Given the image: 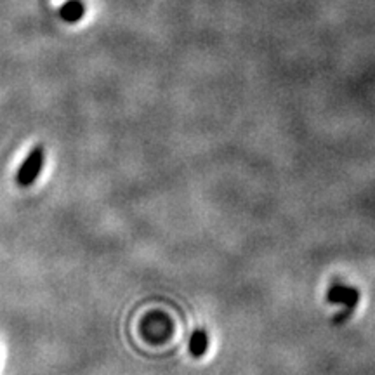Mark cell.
Segmentation results:
<instances>
[{
  "label": "cell",
  "instance_id": "cell-2",
  "mask_svg": "<svg viewBox=\"0 0 375 375\" xmlns=\"http://www.w3.org/2000/svg\"><path fill=\"white\" fill-rule=\"evenodd\" d=\"M43 165H46V146H33L19 165L18 172H16V184L19 188L33 186L35 181L38 179V176L43 171Z\"/></svg>",
  "mask_w": 375,
  "mask_h": 375
},
{
  "label": "cell",
  "instance_id": "cell-3",
  "mask_svg": "<svg viewBox=\"0 0 375 375\" xmlns=\"http://www.w3.org/2000/svg\"><path fill=\"white\" fill-rule=\"evenodd\" d=\"M208 344H211L208 334L205 332L204 329H196L195 332L191 334V337H189V344H188L189 354L195 358H202L208 351Z\"/></svg>",
  "mask_w": 375,
  "mask_h": 375
},
{
  "label": "cell",
  "instance_id": "cell-4",
  "mask_svg": "<svg viewBox=\"0 0 375 375\" xmlns=\"http://www.w3.org/2000/svg\"><path fill=\"white\" fill-rule=\"evenodd\" d=\"M85 14V6L80 0H66L65 4L59 9V16H61L63 21L66 23H77L84 18Z\"/></svg>",
  "mask_w": 375,
  "mask_h": 375
},
{
  "label": "cell",
  "instance_id": "cell-1",
  "mask_svg": "<svg viewBox=\"0 0 375 375\" xmlns=\"http://www.w3.org/2000/svg\"><path fill=\"white\" fill-rule=\"evenodd\" d=\"M360 297H361L360 290H358L356 287L347 285V283L339 282V280L332 282V285H330L329 290H327V301L334 304V306L342 307V310L334 317L335 325H342V323L349 322L351 315H353V311L356 310L358 302H360Z\"/></svg>",
  "mask_w": 375,
  "mask_h": 375
}]
</instances>
